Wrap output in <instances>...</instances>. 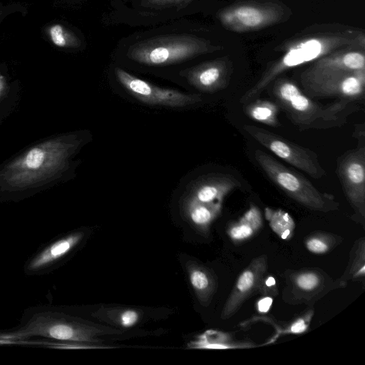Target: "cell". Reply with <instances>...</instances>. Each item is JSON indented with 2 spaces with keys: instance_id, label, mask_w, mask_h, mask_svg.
I'll list each match as a JSON object with an SVG mask.
<instances>
[{
  "instance_id": "6da1fadb",
  "label": "cell",
  "mask_w": 365,
  "mask_h": 365,
  "mask_svg": "<svg viewBox=\"0 0 365 365\" xmlns=\"http://www.w3.org/2000/svg\"><path fill=\"white\" fill-rule=\"evenodd\" d=\"M212 34L187 18L147 27L119 39L113 62L128 70L170 78L217 50Z\"/></svg>"
},
{
  "instance_id": "7a4b0ae2",
  "label": "cell",
  "mask_w": 365,
  "mask_h": 365,
  "mask_svg": "<svg viewBox=\"0 0 365 365\" xmlns=\"http://www.w3.org/2000/svg\"><path fill=\"white\" fill-rule=\"evenodd\" d=\"M123 331L85 319L66 307L39 304L26 308L14 327L0 329V340L21 341L44 337L66 343L93 344L105 341L106 336H118Z\"/></svg>"
},
{
  "instance_id": "3957f363",
  "label": "cell",
  "mask_w": 365,
  "mask_h": 365,
  "mask_svg": "<svg viewBox=\"0 0 365 365\" xmlns=\"http://www.w3.org/2000/svg\"><path fill=\"white\" fill-rule=\"evenodd\" d=\"M204 0H111L103 16L107 25L150 27L200 11Z\"/></svg>"
},
{
  "instance_id": "277c9868",
  "label": "cell",
  "mask_w": 365,
  "mask_h": 365,
  "mask_svg": "<svg viewBox=\"0 0 365 365\" xmlns=\"http://www.w3.org/2000/svg\"><path fill=\"white\" fill-rule=\"evenodd\" d=\"M255 158L269 178L292 199L314 211L327 212L338 209L332 195L318 190L309 180L284 166L270 155L256 150Z\"/></svg>"
},
{
  "instance_id": "5b68a950",
  "label": "cell",
  "mask_w": 365,
  "mask_h": 365,
  "mask_svg": "<svg viewBox=\"0 0 365 365\" xmlns=\"http://www.w3.org/2000/svg\"><path fill=\"white\" fill-rule=\"evenodd\" d=\"M109 75L112 80L125 91L148 105L185 108L202 101L201 97L196 94L154 85L132 74L128 69L114 62L110 65Z\"/></svg>"
},
{
  "instance_id": "8992f818",
  "label": "cell",
  "mask_w": 365,
  "mask_h": 365,
  "mask_svg": "<svg viewBox=\"0 0 365 365\" xmlns=\"http://www.w3.org/2000/svg\"><path fill=\"white\" fill-rule=\"evenodd\" d=\"M243 129L262 146L312 178L320 179L326 175V171L321 165L317 155L309 149L255 125H245Z\"/></svg>"
},
{
  "instance_id": "52a82bcc",
  "label": "cell",
  "mask_w": 365,
  "mask_h": 365,
  "mask_svg": "<svg viewBox=\"0 0 365 365\" xmlns=\"http://www.w3.org/2000/svg\"><path fill=\"white\" fill-rule=\"evenodd\" d=\"M348 103L349 101L344 100L324 107L314 102L299 90L288 101L279 104L295 125L302 129H309L331 127L343 123L342 112L348 107Z\"/></svg>"
},
{
  "instance_id": "ba28073f",
  "label": "cell",
  "mask_w": 365,
  "mask_h": 365,
  "mask_svg": "<svg viewBox=\"0 0 365 365\" xmlns=\"http://www.w3.org/2000/svg\"><path fill=\"white\" fill-rule=\"evenodd\" d=\"M301 83L310 97H339L353 101L364 96L365 73L364 70L340 71L301 78Z\"/></svg>"
},
{
  "instance_id": "9c48e42d",
  "label": "cell",
  "mask_w": 365,
  "mask_h": 365,
  "mask_svg": "<svg viewBox=\"0 0 365 365\" xmlns=\"http://www.w3.org/2000/svg\"><path fill=\"white\" fill-rule=\"evenodd\" d=\"M84 235L83 231H72L44 243L25 262L24 273L41 276L53 272L79 245Z\"/></svg>"
},
{
  "instance_id": "30bf717a",
  "label": "cell",
  "mask_w": 365,
  "mask_h": 365,
  "mask_svg": "<svg viewBox=\"0 0 365 365\" xmlns=\"http://www.w3.org/2000/svg\"><path fill=\"white\" fill-rule=\"evenodd\" d=\"M338 175L345 195L354 210L365 216V148L344 155L338 163Z\"/></svg>"
},
{
  "instance_id": "8fae6325",
  "label": "cell",
  "mask_w": 365,
  "mask_h": 365,
  "mask_svg": "<svg viewBox=\"0 0 365 365\" xmlns=\"http://www.w3.org/2000/svg\"><path fill=\"white\" fill-rule=\"evenodd\" d=\"M284 289L289 303H309L320 298L335 285L332 279L319 269L307 268L287 274Z\"/></svg>"
},
{
  "instance_id": "7c38bea8",
  "label": "cell",
  "mask_w": 365,
  "mask_h": 365,
  "mask_svg": "<svg viewBox=\"0 0 365 365\" xmlns=\"http://www.w3.org/2000/svg\"><path fill=\"white\" fill-rule=\"evenodd\" d=\"M267 257L261 255L252 260L240 274L222 311L221 318L227 319L233 316L244 302L259 292L262 278L266 274Z\"/></svg>"
},
{
  "instance_id": "4fadbf2b",
  "label": "cell",
  "mask_w": 365,
  "mask_h": 365,
  "mask_svg": "<svg viewBox=\"0 0 365 365\" xmlns=\"http://www.w3.org/2000/svg\"><path fill=\"white\" fill-rule=\"evenodd\" d=\"M170 78L179 80L197 91L213 93L226 86L227 71L222 61H203L180 71Z\"/></svg>"
},
{
  "instance_id": "5bb4252c",
  "label": "cell",
  "mask_w": 365,
  "mask_h": 365,
  "mask_svg": "<svg viewBox=\"0 0 365 365\" xmlns=\"http://www.w3.org/2000/svg\"><path fill=\"white\" fill-rule=\"evenodd\" d=\"M240 183L234 178L212 175L198 178L191 183L184 195L182 202L204 205L219 204Z\"/></svg>"
},
{
  "instance_id": "9a60e30c",
  "label": "cell",
  "mask_w": 365,
  "mask_h": 365,
  "mask_svg": "<svg viewBox=\"0 0 365 365\" xmlns=\"http://www.w3.org/2000/svg\"><path fill=\"white\" fill-rule=\"evenodd\" d=\"M186 269L191 286L200 303L207 307L217 287L216 277L207 267L195 262H188Z\"/></svg>"
},
{
  "instance_id": "2e32d148",
  "label": "cell",
  "mask_w": 365,
  "mask_h": 365,
  "mask_svg": "<svg viewBox=\"0 0 365 365\" xmlns=\"http://www.w3.org/2000/svg\"><path fill=\"white\" fill-rule=\"evenodd\" d=\"M220 21L228 26L240 29H255L267 21V16L259 9L253 6H240L220 14Z\"/></svg>"
},
{
  "instance_id": "e0dca14e",
  "label": "cell",
  "mask_w": 365,
  "mask_h": 365,
  "mask_svg": "<svg viewBox=\"0 0 365 365\" xmlns=\"http://www.w3.org/2000/svg\"><path fill=\"white\" fill-rule=\"evenodd\" d=\"M222 204L204 205L182 202V209L189 221L202 232L208 230L221 212Z\"/></svg>"
},
{
  "instance_id": "ac0fdd59",
  "label": "cell",
  "mask_w": 365,
  "mask_h": 365,
  "mask_svg": "<svg viewBox=\"0 0 365 365\" xmlns=\"http://www.w3.org/2000/svg\"><path fill=\"white\" fill-rule=\"evenodd\" d=\"M262 223L259 212L252 207L238 222L229 225L227 235L234 242H242L252 237L261 227Z\"/></svg>"
},
{
  "instance_id": "d6986e66",
  "label": "cell",
  "mask_w": 365,
  "mask_h": 365,
  "mask_svg": "<svg viewBox=\"0 0 365 365\" xmlns=\"http://www.w3.org/2000/svg\"><path fill=\"white\" fill-rule=\"evenodd\" d=\"M245 112L255 121L270 126H277L279 125L277 120L278 107L271 101H255L245 107Z\"/></svg>"
},
{
  "instance_id": "ffe728a7",
  "label": "cell",
  "mask_w": 365,
  "mask_h": 365,
  "mask_svg": "<svg viewBox=\"0 0 365 365\" xmlns=\"http://www.w3.org/2000/svg\"><path fill=\"white\" fill-rule=\"evenodd\" d=\"M342 239L336 235L324 232H315L309 235L304 241L308 251L316 255H322L332 250Z\"/></svg>"
},
{
  "instance_id": "44dd1931",
  "label": "cell",
  "mask_w": 365,
  "mask_h": 365,
  "mask_svg": "<svg viewBox=\"0 0 365 365\" xmlns=\"http://www.w3.org/2000/svg\"><path fill=\"white\" fill-rule=\"evenodd\" d=\"M98 314L100 317L110 321L113 324L123 328H130L135 325L140 320V312L132 308L106 309Z\"/></svg>"
},
{
  "instance_id": "7402d4cb",
  "label": "cell",
  "mask_w": 365,
  "mask_h": 365,
  "mask_svg": "<svg viewBox=\"0 0 365 365\" xmlns=\"http://www.w3.org/2000/svg\"><path fill=\"white\" fill-rule=\"evenodd\" d=\"M187 346L190 349H230L235 346L223 333L207 330L189 342Z\"/></svg>"
},
{
  "instance_id": "603a6c76",
  "label": "cell",
  "mask_w": 365,
  "mask_h": 365,
  "mask_svg": "<svg viewBox=\"0 0 365 365\" xmlns=\"http://www.w3.org/2000/svg\"><path fill=\"white\" fill-rule=\"evenodd\" d=\"M364 240L360 239L358 241L357 246L353 251V256L351 257L350 263L347 267L343 280L364 279L365 274L364 270Z\"/></svg>"
},
{
  "instance_id": "cb8c5ba5",
  "label": "cell",
  "mask_w": 365,
  "mask_h": 365,
  "mask_svg": "<svg viewBox=\"0 0 365 365\" xmlns=\"http://www.w3.org/2000/svg\"><path fill=\"white\" fill-rule=\"evenodd\" d=\"M50 36L53 43L59 47L71 46L83 48L86 46L85 40L82 36L66 31L59 24L53 25L50 29Z\"/></svg>"
},
{
  "instance_id": "d4e9b609",
  "label": "cell",
  "mask_w": 365,
  "mask_h": 365,
  "mask_svg": "<svg viewBox=\"0 0 365 365\" xmlns=\"http://www.w3.org/2000/svg\"><path fill=\"white\" fill-rule=\"evenodd\" d=\"M259 292L263 294L264 297H273L277 295L278 292L274 278L271 276H267L265 274L261 282Z\"/></svg>"
},
{
  "instance_id": "484cf974",
  "label": "cell",
  "mask_w": 365,
  "mask_h": 365,
  "mask_svg": "<svg viewBox=\"0 0 365 365\" xmlns=\"http://www.w3.org/2000/svg\"><path fill=\"white\" fill-rule=\"evenodd\" d=\"M44 159V153L39 148L31 150L26 158V165L29 168H37L41 165Z\"/></svg>"
},
{
  "instance_id": "4316f807",
  "label": "cell",
  "mask_w": 365,
  "mask_h": 365,
  "mask_svg": "<svg viewBox=\"0 0 365 365\" xmlns=\"http://www.w3.org/2000/svg\"><path fill=\"white\" fill-rule=\"evenodd\" d=\"M307 329V324L304 322V320L298 319L293 324V325H292L291 328L289 329V332L302 333Z\"/></svg>"
},
{
  "instance_id": "83f0119b",
  "label": "cell",
  "mask_w": 365,
  "mask_h": 365,
  "mask_svg": "<svg viewBox=\"0 0 365 365\" xmlns=\"http://www.w3.org/2000/svg\"><path fill=\"white\" fill-rule=\"evenodd\" d=\"M272 302V299L270 298V297H264V298L261 299L257 304V307L259 311L261 312H266L269 309L271 304Z\"/></svg>"
},
{
  "instance_id": "f1b7e54d",
  "label": "cell",
  "mask_w": 365,
  "mask_h": 365,
  "mask_svg": "<svg viewBox=\"0 0 365 365\" xmlns=\"http://www.w3.org/2000/svg\"><path fill=\"white\" fill-rule=\"evenodd\" d=\"M80 1H88V0H78Z\"/></svg>"
}]
</instances>
